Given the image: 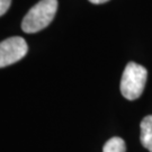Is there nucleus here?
I'll list each match as a JSON object with an SVG mask.
<instances>
[{
  "instance_id": "nucleus-2",
  "label": "nucleus",
  "mask_w": 152,
  "mask_h": 152,
  "mask_svg": "<svg viewBox=\"0 0 152 152\" xmlns=\"http://www.w3.org/2000/svg\"><path fill=\"white\" fill-rule=\"evenodd\" d=\"M147 78L148 71L144 66L135 62H129L121 80V92L124 98L135 100L140 97L145 87Z\"/></svg>"
},
{
  "instance_id": "nucleus-7",
  "label": "nucleus",
  "mask_w": 152,
  "mask_h": 152,
  "mask_svg": "<svg viewBox=\"0 0 152 152\" xmlns=\"http://www.w3.org/2000/svg\"><path fill=\"white\" fill-rule=\"evenodd\" d=\"M91 4H95V5H100V4H104V2H107L109 0H89Z\"/></svg>"
},
{
  "instance_id": "nucleus-5",
  "label": "nucleus",
  "mask_w": 152,
  "mask_h": 152,
  "mask_svg": "<svg viewBox=\"0 0 152 152\" xmlns=\"http://www.w3.org/2000/svg\"><path fill=\"white\" fill-rule=\"evenodd\" d=\"M126 151V144L123 139L118 136H114L109 139L108 141L104 144L103 152H125Z\"/></svg>"
},
{
  "instance_id": "nucleus-1",
  "label": "nucleus",
  "mask_w": 152,
  "mask_h": 152,
  "mask_svg": "<svg viewBox=\"0 0 152 152\" xmlns=\"http://www.w3.org/2000/svg\"><path fill=\"white\" fill-rule=\"evenodd\" d=\"M58 9V0H41L29 9L23 18L22 29L33 34L48 27L53 20Z\"/></svg>"
},
{
  "instance_id": "nucleus-4",
  "label": "nucleus",
  "mask_w": 152,
  "mask_h": 152,
  "mask_svg": "<svg viewBox=\"0 0 152 152\" xmlns=\"http://www.w3.org/2000/svg\"><path fill=\"white\" fill-rule=\"evenodd\" d=\"M141 140L142 145L152 152V115L145 116L141 122Z\"/></svg>"
},
{
  "instance_id": "nucleus-6",
  "label": "nucleus",
  "mask_w": 152,
  "mask_h": 152,
  "mask_svg": "<svg viewBox=\"0 0 152 152\" xmlns=\"http://www.w3.org/2000/svg\"><path fill=\"white\" fill-rule=\"evenodd\" d=\"M11 0H0V16L6 14V11L9 9Z\"/></svg>"
},
{
  "instance_id": "nucleus-3",
  "label": "nucleus",
  "mask_w": 152,
  "mask_h": 152,
  "mask_svg": "<svg viewBox=\"0 0 152 152\" xmlns=\"http://www.w3.org/2000/svg\"><path fill=\"white\" fill-rule=\"evenodd\" d=\"M27 51L26 41L19 36L9 37L0 42V68H5L22 60Z\"/></svg>"
}]
</instances>
